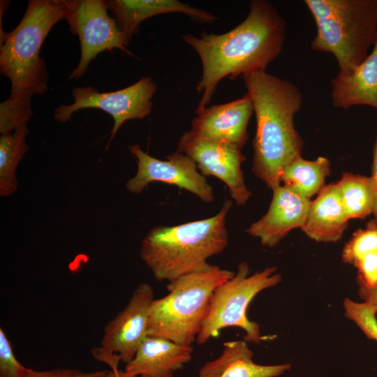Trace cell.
Wrapping results in <instances>:
<instances>
[{
	"label": "cell",
	"mask_w": 377,
	"mask_h": 377,
	"mask_svg": "<svg viewBox=\"0 0 377 377\" xmlns=\"http://www.w3.org/2000/svg\"><path fill=\"white\" fill-rule=\"evenodd\" d=\"M286 33L285 20L265 0H252L249 13L234 29L222 34L202 32L200 38L182 36L200 57L202 73L196 85L202 97L195 114L207 107L219 82L228 77L265 71L282 52Z\"/></svg>",
	"instance_id": "1"
},
{
	"label": "cell",
	"mask_w": 377,
	"mask_h": 377,
	"mask_svg": "<svg viewBox=\"0 0 377 377\" xmlns=\"http://www.w3.org/2000/svg\"><path fill=\"white\" fill-rule=\"evenodd\" d=\"M242 76L256 119L252 171L273 190L281 185L284 168L302 156L304 141L295 129L294 117L303 96L294 84L266 71Z\"/></svg>",
	"instance_id": "2"
},
{
	"label": "cell",
	"mask_w": 377,
	"mask_h": 377,
	"mask_svg": "<svg viewBox=\"0 0 377 377\" xmlns=\"http://www.w3.org/2000/svg\"><path fill=\"white\" fill-rule=\"evenodd\" d=\"M231 207L226 199L213 216L151 228L142 241L140 257L156 279L170 282L208 267L207 260L228 244L226 220Z\"/></svg>",
	"instance_id": "3"
},
{
	"label": "cell",
	"mask_w": 377,
	"mask_h": 377,
	"mask_svg": "<svg viewBox=\"0 0 377 377\" xmlns=\"http://www.w3.org/2000/svg\"><path fill=\"white\" fill-rule=\"evenodd\" d=\"M67 14L66 0L29 1L17 26L1 36L0 71L11 82L9 97L46 92L48 73L40 51L52 28Z\"/></svg>",
	"instance_id": "4"
},
{
	"label": "cell",
	"mask_w": 377,
	"mask_h": 377,
	"mask_svg": "<svg viewBox=\"0 0 377 377\" xmlns=\"http://www.w3.org/2000/svg\"><path fill=\"white\" fill-rule=\"evenodd\" d=\"M316 24L312 50L335 57L339 74L361 64L377 41V0H305Z\"/></svg>",
	"instance_id": "5"
},
{
	"label": "cell",
	"mask_w": 377,
	"mask_h": 377,
	"mask_svg": "<svg viewBox=\"0 0 377 377\" xmlns=\"http://www.w3.org/2000/svg\"><path fill=\"white\" fill-rule=\"evenodd\" d=\"M234 274L235 272L209 265L168 282V293L154 299L150 306L148 337L191 345L200 332L214 291Z\"/></svg>",
	"instance_id": "6"
},
{
	"label": "cell",
	"mask_w": 377,
	"mask_h": 377,
	"mask_svg": "<svg viewBox=\"0 0 377 377\" xmlns=\"http://www.w3.org/2000/svg\"><path fill=\"white\" fill-rule=\"evenodd\" d=\"M276 271L275 267H268L249 276L248 264L240 263L235 274L214 291L208 312L196 338L197 343H205L228 327L244 330V340L246 342L258 343L263 340L259 325L248 319L246 311L260 292L281 281V276Z\"/></svg>",
	"instance_id": "7"
},
{
	"label": "cell",
	"mask_w": 377,
	"mask_h": 377,
	"mask_svg": "<svg viewBox=\"0 0 377 377\" xmlns=\"http://www.w3.org/2000/svg\"><path fill=\"white\" fill-rule=\"evenodd\" d=\"M69 29L78 36L80 58L68 80L79 79L91 61L105 50L119 49L130 55L128 43L117 22L109 15L107 1L66 0Z\"/></svg>",
	"instance_id": "8"
},
{
	"label": "cell",
	"mask_w": 377,
	"mask_h": 377,
	"mask_svg": "<svg viewBox=\"0 0 377 377\" xmlns=\"http://www.w3.org/2000/svg\"><path fill=\"white\" fill-rule=\"evenodd\" d=\"M156 91V83L148 76L141 77L126 88L110 92H100L92 87H75L72 90L74 102L59 105L54 110V117L57 121L65 123L81 109L96 108L105 111L114 121L108 148L124 122L142 119L150 114Z\"/></svg>",
	"instance_id": "9"
},
{
	"label": "cell",
	"mask_w": 377,
	"mask_h": 377,
	"mask_svg": "<svg viewBox=\"0 0 377 377\" xmlns=\"http://www.w3.org/2000/svg\"><path fill=\"white\" fill-rule=\"evenodd\" d=\"M154 290L147 283H140L128 304L105 325L100 346L91 351L93 357L118 370L119 362L127 364L148 337L149 311Z\"/></svg>",
	"instance_id": "10"
},
{
	"label": "cell",
	"mask_w": 377,
	"mask_h": 377,
	"mask_svg": "<svg viewBox=\"0 0 377 377\" xmlns=\"http://www.w3.org/2000/svg\"><path fill=\"white\" fill-rule=\"evenodd\" d=\"M176 151L189 157L204 177L213 176L225 183L236 205H244L251 197L241 168L246 158L239 148L205 138L189 130L179 138Z\"/></svg>",
	"instance_id": "11"
},
{
	"label": "cell",
	"mask_w": 377,
	"mask_h": 377,
	"mask_svg": "<svg viewBox=\"0 0 377 377\" xmlns=\"http://www.w3.org/2000/svg\"><path fill=\"white\" fill-rule=\"evenodd\" d=\"M128 148L135 157L138 165L135 176L126 183L129 192L140 194L149 184L158 182L185 189L205 202L214 201L212 186L206 177L198 172L195 163L185 154L175 151L163 161L152 157L138 145Z\"/></svg>",
	"instance_id": "12"
},
{
	"label": "cell",
	"mask_w": 377,
	"mask_h": 377,
	"mask_svg": "<svg viewBox=\"0 0 377 377\" xmlns=\"http://www.w3.org/2000/svg\"><path fill=\"white\" fill-rule=\"evenodd\" d=\"M253 112L252 100L246 93L240 98L212 105L196 113L191 131L205 138L242 149L249 138L247 126Z\"/></svg>",
	"instance_id": "13"
},
{
	"label": "cell",
	"mask_w": 377,
	"mask_h": 377,
	"mask_svg": "<svg viewBox=\"0 0 377 377\" xmlns=\"http://www.w3.org/2000/svg\"><path fill=\"white\" fill-rule=\"evenodd\" d=\"M272 191L266 214L246 230L267 247H274L290 231L304 226L311 201L284 185L277 186Z\"/></svg>",
	"instance_id": "14"
},
{
	"label": "cell",
	"mask_w": 377,
	"mask_h": 377,
	"mask_svg": "<svg viewBox=\"0 0 377 377\" xmlns=\"http://www.w3.org/2000/svg\"><path fill=\"white\" fill-rule=\"evenodd\" d=\"M193 351L192 345L147 337L124 371L129 377H172L191 360Z\"/></svg>",
	"instance_id": "15"
},
{
	"label": "cell",
	"mask_w": 377,
	"mask_h": 377,
	"mask_svg": "<svg viewBox=\"0 0 377 377\" xmlns=\"http://www.w3.org/2000/svg\"><path fill=\"white\" fill-rule=\"evenodd\" d=\"M108 10L129 43L140 24L152 16L179 13L200 23H212L218 17L212 13L177 0H110Z\"/></svg>",
	"instance_id": "16"
},
{
	"label": "cell",
	"mask_w": 377,
	"mask_h": 377,
	"mask_svg": "<svg viewBox=\"0 0 377 377\" xmlns=\"http://www.w3.org/2000/svg\"><path fill=\"white\" fill-rule=\"evenodd\" d=\"M336 183L325 185L311 201L302 231L318 242H336L348 224Z\"/></svg>",
	"instance_id": "17"
},
{
	"label": "cell",
	"mask_w": 377,
	"mask_h": 377,
	"mask_svg": "<svg viewBox=\"0 0 377 377\" xmlns=\"http://www.w3.org/2000/svg\"><path fill=\"white\" fill-rule=\"evenodd\" d=\"M333 106L347 110L368 105L377 110V41L365 60L348 75L331 80Z\"/></svg>",
	"instance_id": "18"
},
{
	"label": "cell",
	"mask_w": 377,
	"mask_h": 377,
	"mask_svg": "<svg viewBox=\"0 0 377 377\" xmlns=\"http://www.w3.org/2000/svg\"><path fill=\"white\" fill-rule=\"evenodd\" d=\"M253 355L244 339L225 342L221 354L202 366L198 377H278L290 369V364H256Z\"/></svg>",
	"instance_id": "19"
},
{
	"label": "cell",
	"mask_w": 377,
	"mask_h": 377,
	"mask_svg": "<svg viewBox=\"0 0 377 377\" xmlns=\"http://www.w3.org/2000/svg\"><path fill=\"white\" fill-rule=\"evenodd\" d=\"M344 263L357 269L360 290L377 286V221L371 220L359 229L345 245L342 252Z\"/></svg>",
	"instance_id": "20"
},
{
	"label": "cell",
	"mask_w": 377,
	"mask_h": 377,
	"mask_svg": "<svg viewBox=\"0 0 377 377\" xmlns=\"http://www.w3.org/2000/svg\"><path fill=\"white\" fill-rule=\"evenodd\" d=\"M330 161L320 156L313 161L295 158L283 170L281 182L302 196L311 199L325 186V181L330 175Z\"/></svg>",
	"instance_id": "21"
},
{
	"label": "cell",
	"mask_w": 377,
	"mask_h": 377,
	"mask_svg": "<svg viewBox=\"0 0 377 377\" xmlns=\"http://www.w3.org/2000/svg\"><path fill=\"white\" fill-rule=\"evenodd\" d=\"M336 184L348 219H364L373 213L377 189L372 176L345 172Z\"/></svg>",
	"instance_id": "22"
},
{
	"label": "cell",
	"mask_w": 377,
	"mask_h": 377,
	"mask_svg": "<svg viewBox=\"0 0 377 377\" xmlns=\"http://www.w3.org/2000/svg\"><path fill=\"white\" fill-rule=\"evenodd\" d=\"M27 125L16 128L11 134L0 136V195L9 196L17 188L16 169L29 149L26 142Z\"/></svg>",
	"instance_id": "23"
},
{
	"label": "cell",
	"mask_w": 377,
	"mask_h": 377,
	"mask_svg": "<svg viewBox=\"0 0 377 377\" xmlns=\"http://www.w3.org/2000/svg\"><path fill=\"white\" fill-rule=\"evenodd\" d=\"M30 96L8 97L0 104V133L11 134L18 127L27 125L33 112Z\"/></svg>",
	"instance_id": "24"
},
{
	"label": "cell",
	"mask_w": 377,
	"mask_h": 377,
	"mask_svg": "<svg viewBox=\"0 0 377 377\" xmlns=\"http://www.w3.org/2000/svg\"><path fill=\"white\" fill-rule=\"evenodd\" d=\"M343 308L346 318L351 320L368 339L377 342V306L370 302H357L346 298Z\"/></svg>",
	"instance_id": "25"
},
{
	"label": "cell",
	"mask_w": 377,
	"mask_h": 377,
	"mask_svg": "<svg viewBox=\"0 0 377 377\" xmlns=\"http://www.w3.org/2000/svg\"><path fill=\"white\" fill-rule=\"evenodd\" d=\"M24 368L16 359L10 340L0 328V377H20Z\"/></svg>",
	"instance_id": "26"
},
{
	"label": "cell",
	"mask_w": 377,
	"mask_h": 377,
	"mask_svg": "<svg viewBox=\"0 0 377 377\" xmlns=\"http://www.w3.org/2000/svg\"><path fill=\"white\" fill-rule=\"evenodd\" d=\"M110 371H82L77 369H56L35 371L24 368L20 377H108Z\"/></svg>",
	"instance_id": "27"
},
{
	"label": "cell",
	"mask_w": 377,
	"mask_h": 377,
	"mask_svg": "<svg viewBox=\"0 0 377 377\" xmlns=\"http://www.w3.org/2000/svg\"><path fill=\"white\" fill-rule=\"evenodd\" d=\"M372 177L374 178L377 189V135L375 141L374 151H373V165H372ZM374 216V220L377 221V197L375 204V207L373 212Z\"/></svg>",
	"instance_id": "28"
},
{
	"label": "cell",
	"mask_w": 377,
	"mask_h": 377,
	"mask_svg": "<svg viewBox=\"0 0 377 377\" xmlns=\"http://www.w3.org/2000/svg\"><path fill=\"white\" fill-rule=\"evenodd\" d=\"M360 294L364 301L370 302L377 306V286L369 290H360Z\"/></svg>",
	"instance_id": "29"
},
{
	"label": "cell",
	"mask_w": 377,
	"mask_h": 377,
	"mask_svg": "<svg viewBox=\"0 0 377 377\" xmlns=\"http://www.w3.org/2000/svg\"><path fill=\"white\" fill-rule=\"evenodd\" d=\"M108 377H126L121 370H111Z\"/></svg>",
	"instance_id": "30"
}]
</instances>
